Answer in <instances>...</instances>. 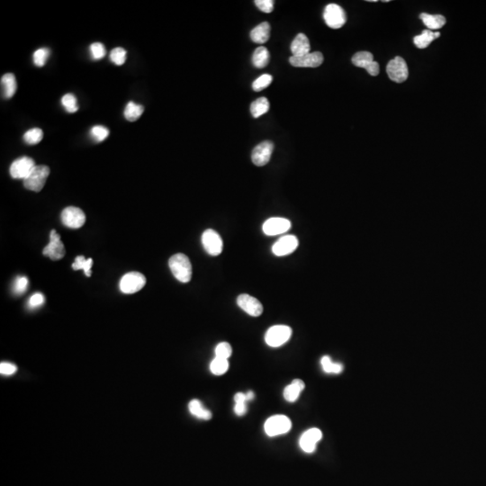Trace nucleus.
Masks as SVG:
<instances>
[{
  "instance_id": "obj_19",
  "label": "nucleus",
  "mask_w": 486,
  "mask_h": 486,
  "mask_svg": "<svg viewBox=\"0 0 486 486\" xmlns=\"http://www.w3.org/2000/svg\"><path fill=\"white\" fill-rule=\"evenodd\" d=\"M311 51V45H310L309 39L304 33L297 34V37L294 39V41L291 43V52L292 56H303L305 54H310Z\"/></svg>"
},
{
  "instance_id": "obj_36",
  "label": "nucleus",
  "mask_w": 486,
  "mask_h": 486,
  "mask_svg": "<svg viewBox=\"0 0 486 486\" xmlns=\"http://www.w3.org/2000/svg\"><path fill=\"white\" fill-rule=\"evenodd\" d=\"M126 51L122 47H116L115 49L112 50L110 54V59L112 62H114L117 66H121L124 64L126 61Z\"/></svg>"
},
{
  "instance_id": "obj_32",
  "label": "nucleus",
  "mask_w": 486,
  "mask_h": 486,
  "mask_svg": "<svg viewBox=\"0 0 486 486\" xmlns=\"http://www.w3.org/2000/svg\"><path fill=\"white\" fill-rule=\"evenodd\" d=\"M229 369L228 359L215 358L210 364V370L214 375H221L225 374Z\"/></svg>"
},
{
  "instance_id": "obj_18",
  "label": "nucleus",
  "mask_w": 486,
  "mask_h": 486,
  "mask_svg": "<svg viewBox=\"0 0 486 486\" xmlns=\"http://www.w3.org/2000/svg\"><path fill=\"white\" fill-rule=\"evenodd\" d=\"M322 438V432L319 428H313L306 430L299 441V445L305 453H313L316 449L318 442Z\"/></svg>"
},
{
  "instance_id": "obj_37",
  "label": "nucleus",
  "mask_w": 486,
  "mask_h": 486,
  "mask_svg": "<svg viewBox=\"0 0 486 486\" xmlns=\"http://www.w3.org/2000/svg\"><path fill=\"white\" fill-rule=\"evenodd\" d=\"M91 137L98 142L106 140L109 135V130L103 125H95L90 131Z\"/></svg>"
},
{
  "instance_id": "obj_3",
  "label": "nucleus",
  "mask_w": 486,
  "mask_h": 486,
  "mask_svg": "<svg viewBox=\"0 0 486 486\" xmlns=\"http://www.w3.org/2000/svg\"><path fill=\"white\" fill-rule=\"evenodd\" d=\"M292 428V422L288 417L284 415H275L268 418L265 422L264 428L269 437H275L288 432Z\"/></svg>"
},
{
  "instance_id": "obj_26",
  "label": "nucleus",
  "mask_w": 486,
  "mask_h": 486,
  "mask_svg": "<svg viewBox=\"0 0 486 486\" xmlns=\"http://www.w3.org/2000/svg\"><path fill=\"white\" fill-rule=\"evenodd\" d=\"M188 409H189L190 413L192 415H194L199 419H202V420H210L213 416L212 412L209 410L204 408V406H203L199 400H192L188 404Z\"/></svg>"
},
{
  "instance_id": "obj_16",
  "label": "nucleus",
  "mask_w": 486,
  "mask_h": 486,
  "mask_svg": "<svg viewBox=\"0 0 486 486\" xmlns=\"http://www.w3.org/2000/svg\"><path fill=\"white\" fill-rule=\"evenodd\" d=\"M298 243V239L295 235H285L273 245V253L277 257L289 255L297 250Z\"/></svg>"
},
{
  "instance_id": "obj_43",
  "label": "nucleus",
  "mask_w": 486,
  "mask_h": 486,
  "mask_svg": "<svg viewBox=\"0 0 486 486\" xmlns=\"http://www.w3.org/2000/svg\"><path fill=\"white\" fill-rule=\"evenodd\" d=\"M43 302H44V297L40 293H37L30 298L29 305L32 307H37L42 305Z\"/></svg>"
},
{
  "instance_id": "obj_23",
  "label": "nucleus",
  "mask_w": 486,
  "mask_h": 486,
  "mask_svg": "<svg viewBox=\"0 0 486 486\" xmlns=\"http://www.w3.org/2000/svg\"><path fill=\"white\" fill-rule=\"evenodd\" d=\"M420 18L428 30L441 29L447 23L445 17L441 15H429L427 13H422L420 15Z\"/></svg>"
},
{
  "instance_id": "obj_25",
  "label": "nucleus",
  "mask_w": 486,
  "mask_h": 486,
  "mask_svg": "<svg viewBox=\"0 0 486 486\" xmlns=\"http://www.w3.org/2000/svg\"><path fill=\"white\" fill-rule=\"evenodd\" d=\"M269 59H270V54L268 50L264 46H260L253 53L252 63L257 69H263L268 65Z\"/></svg>"
},
{
  "instance_id": "obj_44",
  "label": "nucleus",
  "mask_w": 486,
  "mask_h": 486,
  "mask_svg": "<svg viewBox=\"0 0 486 486\" xmlns=\"http://www.w3.org/2000/svg\"><path fill=\"white\" fill-rule=\"evenodd\" d=\"M234 412L238 416H243L247 412L246 403H237L235 404Z\"/></svg>"
},
{
  "instance_id": "obj_31",
  "label": "nucleus",
  "mask_w": 486,
  "mask_h": 486,
  "mask_svg": "<svg viewBox=\"0 0 486 486\" xmlns=\"http://www.w3.org/2000/svg\"><path fill=\"white\" fill-rule=\"evenodd\" d=\"M43 138V132L40 128H32L25 132L24 140L29 145L38 144Z\"/></svg>"
},
{
  "instance_id": "obj_24",
  "label": "nucleus",
  "mask_w": 486,
  "mask_h": 486,
  "mask_svg": "<svg viewBox=\"0 0 486 486\" xmlns=\"http://www.w3.org/2000/svg\"><path fill=\"white\" fill-rule=\"evenodd\" d=\"M441 33L439 32H432L431 30H424L420 35H417L413 39V42L419 49L427 48L435 39L440 37Z\"/></svg>"
},
{
  "instance_id": "obj_12",
  "label": "nucleus",
  "mask_w": 486,
  "mask_h": 486,
  "mask_svg": "<svg viewBox=\"0 0 486 486\" xmlns=\"http://www.w3.org/2000/svg\"><path fill=\"white\" fill-rule=\"evenodd\" d=\"M352 63L355 66L363 68L367 70L371 76H377L379 74V64L374 61L373 54L368 52L357 53L352 58Z\"/></svg>"
},
{
  "instance_id": "obj_38",
  "label": "nucleus",
  "mask_w": 486,
  "mask_h": 486,
  "mask_svg": "<svg viewBox=\"0 0 486 486\" xmlns=\"http://www.w3.org/2000/svg\"><path fill=\"white\" fill-rule=\"evenodd\" d=\"M231 347L228 342H222L219 343L217 347L215 348V358L220 359H228L231 356Z\"/></svg>"
},
{
  "instance_id": "obj_13",
  "label": "nucleus",
  "mask_w": 486,
  "mask_h": 486,
  "mask_svg": "<svg viewBox=\"0 0 486 486\" xmlns=\"http://www.w3.org/2000/svg\"><path fill=\"white\" fill-rule=\"evenodd\" d=\"M274 144L269 140H264L257 145L252 154V162L258 167L267 165L272 156Z\"/></svg>"
},
{
  "instance_id": "obj_42",
  "label": "nucleus",
  "mask_w": 486,
  "mask_h": 486,
  "mask_svg": "<svg viewBox=\"0 0 486 486\" xmlns=\"http://www.w3.org/2000/svg\"><path fill=\"white\" fill-rule=\"evenodd\" d=\"M28 286V279L25 276H20L17 278L15 284V292L17 294H23Z\"/></svg>"
},
{
  "instance_id": "obj_40",
  "label": "nucleus",
  "mask_w": 486,
  "mask_h": 486,
  "mask_svg": "<svg viewBox=\"0 0 486 486\" xmlns=\"http://www.w3.org/2000/svg\"><path fill=\"white\" fill-rule=\"evenodd\" d=\"M255 5L260 11L264 13H271L274 9V1L273 0H256Z\"/></svg>"
},
{
  "instance_id": "obj_29",
  "label": "nucleus",
  "mask_w": 486,
  "mask_h": 486,
  "mask_svg": "<svg viewBox=\"0 0 486 486\" xmlns=\"http://www.w3.org/2000/svg\"><path fill=\"white\" fill-rule=\"evenodd\" d=\"M322 369L328 374H339L343 370V366L339 363L332 362L329 356H324L321 359Z\"/></svg>"
},
{
  "instance_id": "obj_28",
  "label": "nucleus",
  "mask_w": 486,
  "mask_h": 486,
  "mask_svg": "<svg viewBox=\"0 0 486 486\" xmlns=\"http://www.w3.org/2000/svg\"><path fill=\"white\" fill-rule=\"evenodd\" d=\"M269 102L267 98H260L251 105V112L254 118H259L268 113L269 110Z\"/></svg>"
},
{
  "instance_id": "obj_33",
  "label": "nucleus",
  "mask_w": 486,
  "mask_h": 486,
  "mask_svg": "<svg viewBox=\"0 0 486 486\" xmlns=\"http://www.w3.org/2000/svg\"><path fill=\"white\" fill-rule=\"evenodd\" d=\"M50 56V50L48 48H40L33 53V60L36 67H43L48 61Z\"/></svg>"
},
{
  "instance_id": "obj_20",
  "label": "nucleus",
  "mask_w": 486,
  "mask_h": 486,
  "mask_svg": "<svg viewBox=\"0 0 486 486\" xmlns=\"http://www.w3.org/2000/svg\"><path fill=\"white\" fill-rule=\"evenodd\" d=\"M270 36V25L268 22H263L259 25L254 27L251 32V38L252 41L259 43L263 44L267 42Z\"/></svg>"
},
{
  "instance_id": "obj_34",
  "label": "nucleus",
  "mask_w": 486,
  "mask_h": 486,
  "mask_svg": "<svg viewBox=\"0 0 486 486\" xmlns=\"http://www.w3.org/2000/svg\"><path fill=\"white\" fill-rule=\"evenodd\" d=\"M62 107L65 108L68 113H76L78 110V102L77 98L72 94H66L63 95L62 99Z\"/></svg>"
},
{
  "instance_id": "obj_1",
  "label": "nucleus",
  "mask_w": 486,
  "mask_h": 486,
  "mask_svg": "<svg viewBox=\"0 0 486 486\" xmlns=\"http://www.w3.org/2000/svg\"><path fill=\"white\" fill-rule=\"evenodd\" d=\"M169 266L173 276L181 283H188L192 278V264L187 256L177 253L169 260Z\"/></svg>"
},
{
  "instance_id": "obj_30",
  "label": "nucleus",
  "mask_w": 486,
  "mask_h": 486,
  "mask_svg": "<svg viewBox=\"0 0 486 486\" xmlns=\"http://www.w3.org/2000/svg\"><path fill=\"white\" fill-rule=\"evenodd\" d=\"M92 266H93V260L92 259L86 260V258L84 256H78L75 259L74 263L72 264V268L74 270L82 269L86 276H91V275H92V272H91Z\"/></svg>"
},
{
  "instance_id": "obj_14",
  "label": "nucleus",
  "mask_w": 486,
  "mask_h": 486,
  "mask_svg": "<svg viewBox=\"0 0 486 486\" xmlns=\"http://www.w3.org/2000/svg\"><path fill=\"white\" fill-rule=\"evenodd\" d=\"M239 308L253 317L260 316L263 313V305L257 298L247 294H242L237 298Z\"/></svg>"
},
{
  "instance_id": "obj_45",
  "label": "nucleus",
  "mask_w": 486,
  "mask_h": 486,
  "mask_svg": "<svg viewBox=\"0 0 486 486\" xmlns=\"http://www.w3.org/2000/svg\"><path fill=\"white\" fill-rule=\"evenodd\" d=\"M235 403H247V396L242 393H237L234 396Z\"/></svg>"
},
{
  "instance_id": "obj_46",
  "label": "nucleus",
  "mask_w": 486,
  "mask_h": 486,
  "mask_svg": "<svg viewBox=\"0 0 486 486\" xmlns=\"http://www.w3.org/2000/svg\"><path fill=\"white\" fill-rule=\"evenodd\" d=\"M246 396H247L248 401H252V400H253V398H254V394H253V392L252 391H249L247 394H246Z\"/></svg>"
},
{
  "instance_id": "obj_5",
  "label": "nucleus",
  "mask_w": 486,
  "mask_h": 486,
  "mask_svg": "<svg viewBox=\"0 0 486 486\" xmlns=\"http://www.w3.org/2000/svg\"><path fill=\"white\" fill-rule=\"evenodd\" d=\"M323 19L326 25L332 29H338L346 24V13L341 6L329 4L323 12Z\"/></svg>"
},
{
  "instance_id": "obj_10",
  "label": "nucleus",
  "mask_w": 486,
  "mask_h": 486,
  "mask_svg": "<svg viewBox=\"0 0 486 486\" xmlns=\"http://www.w3.org/2000/svg\"><path fill=\"white\" fill-rule=\"evenodd\" d=\"M66 250L64 244L61 240L60 235L57 231L53 230L50 233V242L44 249L42 254L49 257L52 260H60L64 258Z\"/></svg>"
},
{
  "instance_id": "obj_4",
  "label": "nucleus",
  "mask_w": 486,
  "mask_h": 486,
  "mask_svg": "<svg viewBox=\"0 0 486 486\" xmlns=\"http://www.w3.org/2000/svg\"><path fill=\"white\" fill-rule=\"evenodd\" d=\"M291 335L292 329L288 326L275 325L268 329L265 336V341L268 346L277 348L288 342Z\"/></svg>"
},
{
  "instance_id": "obj_11",
  "label": "nucleus",
  "mask_w": 486,
  "mask_h": 486,
  "mask_svg": "<svg viewBox=\"0 0 486 486\" xmlns=\"http://www.w3.org/2000/svg\"><path fill=\"white\" fill-rule=\"evenodd\" d=\"M202 243L209 255L218 256L223 252V239L214 230L208 229L203 233Z\"/></svg>"
},
{
  "instance_id": "obj_21",
  "label": "nucleus",
  "mask_w": 486,
  "mask_h": 486,
  "mask_svg": "<svg viewBox=\"0 0 486 486\" xmlns=\"http://www.w3.org/2000/svg\"><path fill=\"white\" fill-rule=\"evenodd\" d=\"M305 387V384L304 381L300 379L294 380L292 383L284 388V399L286 400L289 403L296 402Z\"/></svg>"
},
{
  "instance_id": "obj_17",
  "label": "nucleus",
  "mask_w": 486,
  "mask_h": 486,
  "mask_svg": "<svg viewBox=\"0 0 486 486\" xmlns=\"http://www.w3.org/2000/svg\"><path fill=\"white\" fill-rule=\"evenodd\" d=\"M291 228V223L287 219L273 217L267 220L263 224L264 233L268 236L283 234Z\"/></svg>"
},
{
  "instance_id": "obj_41",
  "label": "nucleus",
  "mask_w": 486,
  "mask_h": 486,
  "mask_svg": "<svg viewBox=\"0 0 486 486\" xmlns=\"http://www.w3.org/2000/svg\"><path fill=\"white\" fill-rule=\"evenodd\" d=\"M17 371V367L16 365L12 363L2 362L0 364V373L1 375L9 376L12 375Z\"/></svg>"
},
{
  "instance_id": "obj_27",
  "label": "nucleus",
  "mask_w": 486,
  "mask_h": 486,
  "mask_svg": "<svg viewBox=\"0 0 486 486\" xmlns=\"http://www.w3.org/2000/svg\"><path fill=\"white\" fill-rule=\"evenodd\" d=\"M143 111H144V107L141 105H138L131 101L125 107L124 112V117L130 122H135L143 114Z\"/></svg>"
},
{
  "instance_id": "obj_8",
  "label": "nucleus",
  "mask_w": 486,
  "mask_h": 486,
  "mask_svg": "<svg viewBox=\"0 0 486 486\" xmlns=\"http://www.w3.org/2000/svg\"><path fill=\"white\" fill-rule=\"evenodd\" d=\"M35 166L33 159L29 157H21L11 164L9 172L13 178L25 180L32 173Z\"/></svg>"
},
{
  "instance_id": "obj_39",
  "label": "nucleus",
  "mask_w": 486,
  "mask_h": 486,
  "mask_svg": "<svg viewBox=\"0 0 486 486\" xmlns=\"http://www.w3.org/2000/svg\"><path fill=\"white\" fill-rule=\"evenodd\" d=\"M89 50H90L92 59L95 60V61L102 60V59L105 57L106 54H107L106 48H105V46H104V44H102L101 42H94V43H92L90 47H89Z\"/></svg>"
},
{
  "instance_id": "obj_22",
  "label": "nucleus",
  "mask_w": 486,
  "mask_h": 486,
  "mask_svg": "<svg viewBox=\"0 0 486 486\" xmlns=\"http://www.w3.org/2000/svg\"><path fill=\"white\" fill-rule=\"evenodd\" d=\"M1 87L3 95L6 99H11L16 94L17 89V79L12 73H7L1 78Z\"/></svg>"
},
{
  "instance_id": "obj_2",
  "label": "nucleus",
  "mask_w": 486,
  "mask_h": 486,
  "mask_svg": "<svg viewBox=\"0 0 486 486\" xmlns=\"http://www.w3.org/2000/svg\"><path fill=\"white\" fill-rule=\"evenodd\" d=\"M50 168L45 165L35 166L32 173L24 180V186L33 192H40L49 177Z\"/></svg>"
},
{
  "instance_id": "obj_35",
  "label": "nucleus",
  "mask_w": 486,
  "mask_h": 486,
  "mask_svg": "<svg viewBox=\"0 0 486 486\" xmlns=\"http://www.w3.org/2000/svg\"><path fill=\"white\" fill-rule=\"evenodd\" d=\"M273 78L271 75L264 74L261 75L260 78H257L254 82L252 83V88L256 92L264 90L272 83Z\"/></svg>"
},
{
  "instance_id": "obj_7",
  "label": "nucleus",
  "mask_w": 486,
  "mask_h": 486,
  "mask_svg": "<svg viewBox=\"0 0 486 486\" xmlns=\"http://www.w3.org/2000/svg\"><path fill=\"white\" fill-rule=\"evenodd\" d=\"M386 72L391 80L396 83H403L408 78L409 70L406 62L402 57L397 56L388 62Z\"/></svg>"
},
{
  "instance_id": "obj_15",
  "label": "nucleus",
  "mask_w": 486,
  "mask_h": 486,
  "mask_svg": "<svg viewBox=\"0 0 486 486\" xmlns=\"http://www.w3.org/2000/svg\"><path fill=\"white\" fill-rule=\"evenodd\" d=\"M289 62L292 66L298 68H317L323 62V55L319 52H315L298 57L291 56Z\"/></svg>"
},
{
  "instance_id": "obj_9",
  "label": "nucleus",
  "mask_w": 486,
  "mask_h": 486,
  "mask_svg": "<svg viewBox=\"0 0 486 486\" xmlns=\"http://www.w3.org/2000/svg\"><path fill=\"white\" fill-rule=\"evenodd\" d=\"M62 222L71 229H79L86 223V215L80 208L69 206L62 211Z\"/></svg>"
},
{
  "instance_id": "obj_6",
  "label": "nucleus",
  "mask_w": 486,
  "mask_h": 486,
  "mask_svg": "<svg viewBox=\"0 0 486 486\" xmlns=\"http://www.w3.org/2000/svg\"><path fill=\"white\" fill-rule=\"evenodd\" d=\"M146 277L139 272H130L124 275L120 281V289L124 294L132 295L144 287Z\"/></svg>"
}]
</instances>
